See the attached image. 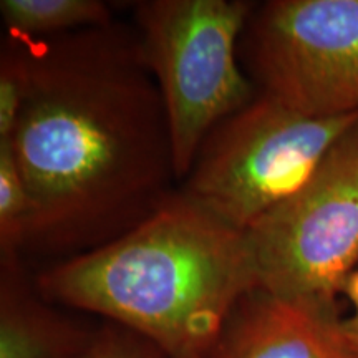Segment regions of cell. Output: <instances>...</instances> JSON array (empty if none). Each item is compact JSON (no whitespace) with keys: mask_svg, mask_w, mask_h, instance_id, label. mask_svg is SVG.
<instances>
[{"mask_svg":"<svg viewBox=\"0 0 358 358\" xmlns=\"http://www.w3.org/2000/svg\"><path fill=\"white\" fill-rule=\"evenodd\" d=\"M13 40L27 65L8 136L32 204L24 250L64 261L127 234L178 189L166 111L136 30L116 20Z\"/></svg>","mask_w":358,"mask_h":358,"instance_id":"obj_1","label":"cell"},{"mask_svg":"<svg viewBox=\"0 0 358 358\" xmlns=\"http://www.w3.org/2000/svg\"><path fill=\"white\" fill-rule=\"evenodd\" d=\"M34 285L47 302L106 317L166 358H211L257 274L244 232L176 189L127 234L43 268Z\"/></svg>","mask_w":358,"mask_h":358,"instance_id":"obj_2","label":"cell"},{"mask_svg":"<svg viewBox=\"0 0 358 358\" xmlns=\"http://www.w3.org/2000/svg\"><path fill=\"white\" fill-rule=\"evenodd\" d=\"M257 2L141 0L133 20L145 62L163 98L174 174L187 176L204 138L256 98L239 42Z\"/></svg>","mask_w":358,"mask_h":358,"instance_id":"obj_3","label":"cell"},{"mask_svg":"<svg viewBox=\"0 0 358 358\" xmlns=\"http://www.w3.org/2000/svg\"><path fill=\"white\" fill-rule=\"evenodd\" d=\"M244 234L257 289L340 317L337 299L358 267V118L310 178Z\"/></svg>","mask_w":358,"mask_h":358,"instance_id":"obj_4","label":"cell"},{"mask_svg":"<svg viewBox=\"0 0 358 358\" xmlns=\"http://www.w3.org/2000/svg\"><path fill=\"white\" fill-rule=\"evenodd\" d=\"M357 118L308 116L257 92L204 138L178 189L244 232L310 178Z\"/></svg>","mask_w":358,"mask_h":358,"instance_id":"obj_5","label":"cell"},{"mask_svg":"<svg viewBox=\"0 0 358 358\" xmlns=\"http://www.w3.org/2000/svg\"><path fill=\"white\" fill-rule=\"evenodd\" d=\"M239 60L259 93L303 115L358 111V0L256 3Z\"/></svg>","mask_w":358,"mask_h":358,"instance_id":"obj_6","label":"cell"},{"mask_svg":"<svg viewBox=\"0 0 358 358\" xmlns=\"http://www.w3.org/2000/svg\"><path fill=\"white\" fill-rule=\"evenodd\" d=\"M338 319L254 289L231 313L211 358H357Z\"/></svg>","mask_w":358,"mask_h":358,"instance_id":"obj_7","label":"cell"},{"mask_svg":"<svg viewBox=\"0 0 358 358\" xmlns=\"http://www.w3.org/2000/svg\"><path fill=\"white\" fill-rule=\"evenodd\" d=\"M95 335L47 307L22 254H0V358H80Z\"/></svg>","mask_w":358,"mask_h":358,"instance_id":"obj_8","label":"cell"},{"mask_svg":"<svg viewBox=\"0 0 358 358\" xmlns=\"http://www.w3.org/2000/svg\"><path fill=\"white\" fill-rule=\"evenodd\" d=\"M0 15L6 35L43 40L113 24L108 3L100 0H2Z\"/></svg>","mask_w":358,"mask_h":358,"instance_id":"obj_9","label":"cell"},{"mask_svg":"<svg viewBox=\"0 0 358 358\" xmlns=\"http://www.w3.org/2000/svg\"><path fill=\"white\" fill-rule=\"evenodd\" d=\"M30 196L10 138L0 140V254L24 250L29 232Z\"/></svg>","mask_w":358,"mask_h":358,"instance_id":"obj_10","label":"cell"},{"mask_svg":"<svg viewBox=\"0 0 358 358\" xmlns=\"http://www.w3.org/2000/svg\"><path fill=\"white\" fill-rule=\"evenodd\" d=\"M27 95V65L20 45L3 35L0 48V140L12 136Z\"/></svg>","mask_w":358,"mask_h":358,"instance_id":"obj_11","label":"cell"},{"mask_svg":"<svg viewBox=\"0 0 358 358\" xmlns=\"http://www.w3.org/2000/svg\"><path fill=\"white\" fill-rule=\"evenodd\" d=\"M80 358H166L150 340L120 325L103 329Z\"/></svg>","mask_w":358,"mask_h":358,"instance_id":"obj_12","label":"cell"},{"mask_svg":"<svg viewBox=\"0 0 358 358\" xmlns=\"http://www.w3.org/2000/svg\"><path fill=\"white\" fill-rule=\"evenodd\" d=\"M342 297L350 303V313L338 319V330L347 347L358 358V267L348 275L343 285Z\"/></svg>","mask_w":358,"mask_h":358,"instance_id":"obj_13","label":"cell"}]
</instances>
